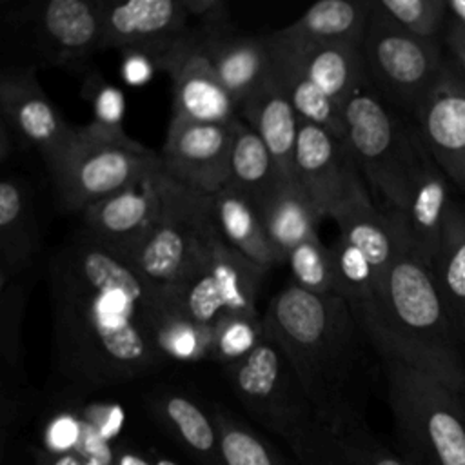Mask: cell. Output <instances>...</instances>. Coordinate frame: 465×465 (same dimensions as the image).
I'll use <instances>...</instances> for the list:
<instances>
[{
	"label": "cell",
	"instance_id": "1",
	"mask_svg": "<svg viewBox=\"0 0 465 465\" xmlns=\"http://www.w3.org/2000/svg\"><path fill=\"white\" fill-rule=\"evenodd\" d=\"M53 363L69 389L133 381L167 360L153 340L158 285L131 258L80 231L49 265Z\"/></svg>",
	"mask_w": 465,
	"mask_h": 465
},
{
	"label": "cell",
	"instance_id": "46",
	"mask_svg": "<svg viewBox=\"0 0 465 465\" xmlns=\"http://www.w3.org/2000/svg\"><path fill=\"white\" fill-rule=\"evenodd\" d=\"M450 60H452V64H454V67H456L458 74L461 76V80H463V84H465V64H463V62H458V60H454L452 56H450Z\"/></svg>",
	"mask_w": 465,
	"mask_h": 465
},
{
	"label": "cell",
	"instance_id": "36",
	"mask_svg": "<svg viewBox=\"0 0 465 465\" xmlns=\"http://www.w3.org/2000/svg\"><path fill=\"white\" fill-rule=\"evenodd\" d=\"M27 292L11 282L0 287V354L4 363V380L15 387L24 381L22 361V322L25 314Z\"/></svg>",
	"mask_w": 465,
	"mask_h": 465
},
{
	"label": "cell",
	"instance_id": "23",
	"mask_svg": "<svg viewBox=\"0 0 465 465\" xmlns=\"http://www.w3.org/2000/svg\"><path fill=\"white\" fill-rule=\"evenodd\" d=\"M267 40L271 49V73L285 91L298 118L345 142L343 109L303 73L298 51L285 38L274 31L267 35Z\"/></svg>",
	"mask_w": 465,
	"mask_h": 465
},
{
	"label": "cell",
	"instance_id": "39",
	"mask_svg": "<svg viewBox=\"0 0 465 465\" xmlns=\"http://www.w3.org/2000/svg\"><path fill=\"white\" fill-rule=\"evenodd\" d=\"M189 18L200 22V29L222 31L232 29L231 9L223 0H182Z\"/></svg>",
	"mask_w": 465,
	"mask_h": 465
},
{
	"label": "cell",
	"instance_id": "30",
	"mask_svg": "<svg viewBox=\"0 0 465 465\" xmlns=\"http://www.w3.org/2000/svg\"><path fill=\"white\" fill-rule=\"evenodd\" d=\"M153 340L169 361L211 360L213 329L203 327L171 305L158 287V305L153 322Z\"/></svg>",
	"mask_w": 465,
	"mask_h": 465
},
{
	"label": "cell",
	"instance_id": "27",
	"mask_svg": "<svg viewBox=\"0 0 465 465\" xmlns=\"http://www.w3.org/2000/svg\"><path fill=\"white\" fill-rule=\"evenodd\" d=\"M282 38H285L300 54L303 73L341 109L347 100L369 82L361 45L354 44H311L302 45L280 31H276Z\"/></svg>",
	"mask_w": 465,
	"mask_h": 465
},
{
	"label": "cell",
	"instance_id": "14",
	"mask_svg": "<svg viewBox=\"0 0 465 465\" xmlns=\"http://www.w3.org/2000/svg\"><path fill=\"white\" fill-rule=\"evenodd\" d=\"M0 122L20 147L36 149L45 167L60 156L74 131L45 94L35 65H13L0 74Z\"/></svg>",
	"mask_w": 465,
	"mask_h": 465
},
{
	"label": "cell",
	"instance_id": "10",
	"mask_svg": "<svg viewBox=\"0 0 465 465\" xmlns=\"http://www.w3.org/2000/svg\"><path fill=\"white\" fill-rule=\"evenodd\" d=\"M216 229L211 196L174 182L162 171L158 216L129 258L142 276L165 287L183 272Z\"/></svg>",
	"mask_w": 465,
	"mask_h": 465
},
{
	"label": "cell",
	"instance_id": "22",
	"mask_svg": "<svg viewBox=\"0 0 465 465\" xmlns=\"http://www.w3.org/2000/svg\"><path fill=\"white\" fill-rule=\"evenodd\" d=\"M40 249V223L33 191L20 178L0 183V287L16 282Z\"/></svg>",
	"mask_w": 465,
	"mask_h": 465
},
{
	"label": "cell",
	"instance_id": "12",
	"mask_svg": "<svg viewBox=\"0 0 465 465\" xmlns=\"http://www.w3.org/2000/svg\"><path fill=\"white\" fill-rule=\"evenodd\" d=\"M294 182L322 218L331 220L349 203L371 196L345 142L302 120L294 153Z\"/></svg>",
	"mask_w": 465,
	"mask_h": 465
},
{
	"label": "cell",
	"instance_id": "5",
	"mask_svg": "<svg viewBox=\"0 0 465 465\" xmlns=\"http://www.w3.org/2000/svg\"><path fill=\"white\" fill-rule=\"evenodd\" d=\"M343 118L345 145L372 202L383 214L403 211L425 153L414 124L400 116L371 82L347 100Z\"/></svg>",
	"mask_w": 465,
	"mask_h": 465
},
{
	"label": "cell",
	"instance_id": "7",
	"mask_svg": "<svg viewBox=\"0 0 465 465\" xmlns=\"http://www.w3.org/2000/svg\"><path fill=\"white\" fill-rule=\"evenodd\" d=\"M160 167V154L136 140L113 142L94 134L87 125H74L69 142L47 171L60 207L82 213Z\"/></svg>",
	"mask_w": 465,
	"mask_h": 465
},
{
	"label": "cell",
	"instance_id": "42",
	"mask_svg": "<svg viewBox=\"0 0 465 465\" xmlns=\"http://www.w3.org/2000/svg\"><path fill=\"white\" fill-rule=\"evenodd\" d=\"M91 458H82L80 454L73 452V450H60V452H51V454H44L38 460V465H89Z\"/></svg>",
	"mask_w": 465,
	"mask_h": 465
},
{
	"label": "cell",
	"instance_id": "26",
	"mask_svg": "<svg viewBox=\"0 0 465 465\" xmlns=\"http://www.w3.org/2000/svg\"><path fill=\"white\" fill-rule=\"evenodd\" d=\"M372 0H322L309 7L291 25L278 29L289 40L311 44H354L361 45Z\"/></svg>",
	"mask_w": 465,
	"mask_h": 465
},
{
	"label": "cell",
	"instance_id": "20",
	"mask_svg": "<svg viewBox=\"0 0 465 465\" xmlns=\"http://www.w3.org/2000/svg\"><path fill=\"white\" fill-rule=\"evenodd\" d=\"M200 47L223 87L242 102L271 74V49L267 35L245 36L234 29H196Z\"/></svg>",
	"mask_w": 465,
	"mask_h": 465
},
{
	"label": "cell",
	"instance_id": "17",
	"mask_svg": "<svg viewBox=\"0 0 465 465\" xmlns=\"http://www.w3.org/2000/svg\"><path fill=\"white\" fill-rule=\"evenodd\" d=\"M102 4V51H143L153 60L187 31L189 15L182 0H127Z\"/></svg>",
	"mask_w": 465,
	"mask_h": 465
},
{
	"label": "cell",
	"instance_id": "24",
	"mask_svg": "<svg viewBox=\"0 0 465 465\" xmlns=\"http://www.w3.org/2000/svg\"><path fill=\"white\" fill-rule=\"evenodd\" d=\"M252 205L283 263L294 245L318 234V223L323 220L296 182L276 180Z\"/></svg>",
	"mask_w": 465,
	"mask_h": 465
},
{
	"label": "cell",
	"instance_id": "45",
	"mask_svg": "<svg viewBox=\"0 0 465 465\" xmlns=\"http://www.w3.org/2000/svg\"><path fill=\"white\" fill-rule=\"evenodd\" d=\"M114 465H153V461L149 463L147 460H143V458H140L138 454H133V452H120Z\"/></svg>",
	"mask_w": 465,
	"mask_h": 465
},
{
	"label": "cell",
	"instance_id": "37",
	"mask_svg": "<svg viewBox=\"0 0 465 465\" xmlns=\"http://www.w3.org/2000/svg\"><path fill=\"white\" fill-rule=\"evenodd\" d=\"M331 249L336 263L338 296L345 298L351 307L371 300L381 278L367 254L343 236H338Z\"/></svg>",
	"mask_w": 465,
	"mask_h": 465
},
{
	"label": "cell",
	"instance_id": "15",
	"mask_svg": "<svg viewBox=\"0 0 465 465\" xmlns=\"http://www.w3.org/2000/svg\"><path fill=\"white\" fill-rule=\"evenodd\" d=\"M234 122L196 124L171 116L160 153L162 171L196 193L213 196L222 191L229 183Z\"/></svg>",
	"mask_w": 465,
	"mask_h": 465
},
{
	"label": "cell",
	"instance_id": "40",
	"mask_svg": "<svg viewBox=\"0 0 465 465\" xmlns=\"http://www.w3.org/2000/svg\"><path fill=\"white\" fill-rule=\"evenodd\" d=\"M124 60L120 65L122 80L131 87L145 85L156 69L154 60L143 51H122Z\"/></svg>",
	"mask_w": 465,
	"mask_h": 465
},
{
	"label": "cell",
	"instance_id": "21",
	"mask_svg": "<svg viewBox=\"0 0 465 465\" xmlns=\"http://www.w3.org/2000/svg\"><path fill=\"white\" fill-rule=\"evenodd\" d=\"M240 113L269 149L278 178L294 182L300 118L272 73L242 102Z\"/></svg>",
	"mask_w": 465,
	"mask_h": 465
},
{
	"label": "cell",
	"instance_id": "2",
	"mask_svg": "<svg viewBox=\"0 0 465 465\" xmlns=\"http://www.w3.org/2000/svg\"><path fill=\"white\" fill-rule=\"evenodd\" d=\"M265 336L283 352L318 418L338 434L367 425L358 391L360 334L349 302L291 283L263 312Z\"/></svg>",
	"mask_w": 465,
	"mask_h": 465
},
{
	"label": "cell",
	"instance_id": "4",
	"mask_svg": "<svg viewBox=\"0 0 465 465\" xmlns=\"http://www.w3.org/2000/svg\"><path fill=\"white\" fill-rule=\"evenodd\" d=\"M223 369L240 403L287 443L298 465H320L327 458L334 430L318 418L287 358L267 336Z\"/></svg>",
	"mask_w": 465,
	"mask_h": 465
},
{
	"label": "cell",
	"instance_id": "16",
	"mask_svg": "<svg viewBox=\"0 0 465 465\" xmlns=\"http://www.w3.org/2000/svg\"><path fill=\"white\" fill-rule=\"evenodd\" d=\"M411 122L423 145L465 198V84L450 56Z\"/></svg>",
	"mask_w": 465,
	"mask_h": 465
},
{
	"label": "cell",
	"instance_id": "31",
	"mask_svg": "<svg viewBox=\"0 0 465 465\" xmlns=\"http://www.w3.org/2000/svg\"><path fill=\"white\" fill-rule=\"evenodd\" d=\"M280 180L269 149L256 131L238 118L234 122V136L229 158V183L251 202L262 196Z\"/></svg>",
	"mask_w": 465,
	"mask_h": 465
},
{
	"label": "cell",
	"instance_id": "13",
	"mask_svg": "<svg viewBox=\"0 0 465 465\" xmlns=\"http://www.w3.org/2000/svg\"><path fill=\"white\" fill-rule=\"evenodd\" d=\"M154 64L171 78L173 116L196 124L220 125L238 120L240 104L223 87L205 58L196 29H189Z\"/></svg>",
	"mask_w": 465,
	"mask_h": 465
},
{
	"label": "cell",
	"instance_id": "47",
	"mask_svg": "<svg viewBox=\"0 0 465 465\" xmlns=\"http://www.w3.org/2000/svg\"><path fill=\"white\" fill-rule=\"evenodd\" d=\"M153 465H180V463H176V461H173L169 458H154Z\"/></svg>",
	"mask_w": 465,
	"mask_h": 465
},
{
	"label": "cell",
	"instance_id": "19",
	"mask_svg": "<svg viewBox=\"0 0 465 465\" xmlns=\"http://www.w3.org/2000/svg\"><path fill=\"white\" fill-rule=\"evenodd\" d=\"M162 167L136 183L82 211L84 231L94 240L131 256L151 231L160 211Z\"/></svg>",
	"mask_w": 465,
	"mask_h": 465
},
{
	"label": "cell",
	"instance_id": "9",
	"mask_svg": "<svg viewBox=\"0 0 465 465\" xmlns=\"http://www.w3.org/2000/svg\"><path fill=\"white\" fill-rule=\"evenodd\" d=\"M361 54L374 91L409 118L430 93L447 62L443 44L409 35L374 7L361 42Z\"/></svg>",
	"mask_w": 465,
	"mask_h": 465
},
{
	"label": "cell",
	"instance_id": "11",
	"mask_svg": "<svg viewBox=\"0 0 465 465\" xmlns=\"http://www.w3.org/2000/svg\"><path fill=\"white\" fill-rule=\"evenodd\" d=\"M27 29L35 67L87 73L91 56L102 51L100 0H49L15 13Z\"/></svg>",
	"mask_w": 465,
	"mask_h": 465
},
{
	"label": "cell",
	"instance_id": "34",
	"mask_svg": "<svg viewBox=\"0 0 465 465\" xmlns=\"http://www.w3.org/2000/svg\"><path fill=\"white\" fill-rule=\"evenodd\" d=\"M225 465H291L269 441L231 416L225 409L213 411Z\"/></svg>",
	"mask_w": 465,
	"mask_h": 465
},
{
	"label": "cell",
	"instance_id": "35",
	"mask_svg": "<svg viewBox=\"0 0 465 465\" xmlns=\"http://www.w3.org/2000/svg\"><path fill=\"white\" fill-rule=\"evenodd\" d=\"M372 7L409 35L443 44L449 22L447 0H372Z\"/></svg>",
	"mask_w": 465,
	"mask_h": 465
},
{
	"label": "cell",
	"instance_id": "25",
	"mask_svg": "<svg viewBox=\"0 0 465 465\" xmlns=\"http://www.w3.org/2000/svg\"><path fill=\"white\" fill-rule=\"evenodd\" d=\"M149 409L200 465H225L216 421L194 400L174 391L158 392L151 398Z\"/></svg>",
	"mask_w": 465,
	"mask_h": 465
},
{
	"label": "cell",
	"instance_id": "8",
	"mask_svg": "<svg viewBox=\"0 0 465 465\" xmlns=\"http://www.w3.org/2000/svg\"><path fill=\"white\" fill-rule=\"evenodd\" d=\"M265 267L234 251L216 229L194 252L163 298L193 322L211 327L229 314H256Z\"/></svg>",
	"mask_w": 465,
	"mask_h": 465
},
{
	"label": "cell",
	"instance_id": "33",
	"mask_svg": "<svg viewBox=\"0 0 465 465\" xmlns=\"http://www.w3.org/2000/svg\"><path fill=\"white\" fill-rule=\"evenodd\" d=\"M80 94L89 102L93 111V120L87 125L94 134L113 140V142H133V138L124 129L125 98L124 93L102 76V73L89 69L84 74Z\"/></svg>",
	"mask_w": 465,
	"mask_h": 465
},
{
	"label": "cell",
	"instance_id": "29",
	"mask_svg": "<svg viewBox=\"0 0 465 465\" xmlns=\"http://www.w3.org/2000/svg\"><path fill=\"white\" fill-rule=\"evenodd\" d=\"M432 272L450 323L460 341L465 343V203L456 200L445 220Z\"/></svg>",
	"mask_w": 465,
	"mask_h": 465
},
{
	"label": "cell",
	"instance_id": "18",
	"mask_svg": "<svg viewBox=\"0 0 465 465\" xmlns=\"http://www.w3.org/2000/svg\"><path fill=\"white\" fill-rule=\"evenodd\" d=\"M452 182L425 147L411 196L403 211L385 214L392 222L403 249L432 267L440 251L452 198Z\"/></svg>",
	"mask_w": 465,
	"mask_h": 465
},
{
	"label": "cell",
	"instance_id": "3",
	"mask_svg": "<svg viewBox=\"0 0 465 465\" xmlns=\"http://www.w3.org/2000/svg\"><path fill=\"white\" fill-rule=\"evenodd\" d=\"M381 360L411 365L465 394V358L432 267L403 245L371 300L351 307Z\"/></svg>",
	"mask_w": 465,
	"mask_h": 465
},
{
	"label": "cell",
	"instance_id": "32",
	"mask_svg": "<svg viewBox=\"0 0 465 465\" xmlns=\"http://www.w3.org/2000/svg\"><path fill=\"white\" fill-rule=\"evenodd\" d=\"M285 263L291 269L292 283L318 296H338L336 263L331 245L311 236L291 249Z\"/></svg>",
	"mask_w": 465,
	"mask_h": 465
},
{
	"label": "cell",
	"instance_id": "38",
	"mask_svg": "<svg viewBox=\"0 0 465 465\" xmlns=\"http://www.w3.org/2000/svg\"><path fill=\"white\" fill-rule=\"evenodd\" d=\"M265 340L263 318L256 314H229L213 325L211 360L229 365Z\"/></svg>",
	"mask_w": 465,
	"mask_h": 465
},
{
	"label": "cell",
	"instance_id": "6",
	"mask_svg": "<svg viewBox=\"0 0 465 465\" xmlns=\"http://www.w3.org/2000/svg\"><path fill=\"white\" fill-rule=\"evenodd\" d=\"M407 465H465V394L396 360H381Z\"/></svg>",
	"mask_w": 465,
	"mask_h": 465
},
{
	"label": "cell",
	"instance_id": "41",
	"mask_svg": "<svg viewBox=\"0 0 465 465\" xmlns=\"http://www.w3.org/2000/svg\"><path fill=\"white\" fill-rule=\"evenodd\" d=\"M443 47L449 56L465 64V25L456 22H447L443 35Z\"/></svg>",
	"mask_w": 465,
	"mask_h": 465
},
{
	"label": "cell",
	"instance_id": "28",
	"mask_svg": "<svg viewBox=\"0 0 465 465\" xmlns=\"http://www.w3.org/2000/svg\"><path fill=\"white\" fill-rule=\"evenodd\" d=\"M213 214L222 238L251 262L265 267L283 263L282 256L271 243L267 231L252 202L231 185L211 196Z\"/></svg>",
	"mask_w": 465,
	"mask_h": 465
},
{
	"label": "cell",
	"instance_id": "44",
	"mask_svg": "<svg viewBox=\"0 0 465 465\" xmlns=\"http://www.w3.org/2000/svg\"><path fill=\"white\" fill-rule=\"evenodd\" d=\"M449 20L465 25V0H447Z\"/></svg>",
	"mask_w": 465,
	"mask_h": 465
},
{
	"label": "cell",
	"instance_id": "43",
	"mask_svg": "<svg viewBox=\"0 0 465 465\" xmlns=\"http://www.w3.org/2000/svg\"><path fill=\"white\" fill-rule=\"evenodd\" d=\"M18 149L20 145L13 136L11 129L4 122H0V162L5 163L11 158V154H15Z\"/></svg>",
	"mask_w": 465,
	"mask_h": 465
}]
</instances>
